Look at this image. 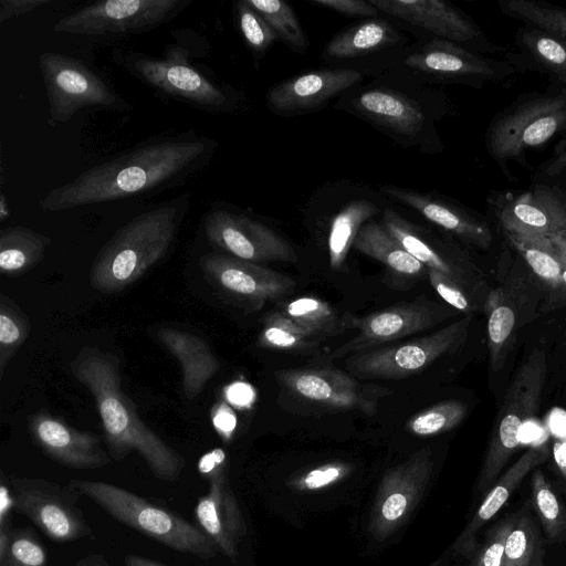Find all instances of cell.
Here are the masks:
<instances>
[{
    "label": "cell",
    "mask_w": 566,
    "mask_h": 566,
    "mask_svg": "<svg viewBox=\"0 0 566 566\" xmlns=\"http://www.w3.org/2000/svg\"><path fill=\"white\" fill-rule=\"evenodd\" d=\"M217 147V140L192 129L151 137L50 189L38 207L59 212L156 195L203 170Z\"/></svg>",
    "instance_id": "1"
},
{
    "label": "cell",
    "mask_w": 566,
    "mask_h": 566,
    "mask_svg": "<svg viewBox=\"0 0 566 566\" xmlns=\"http://www.w3.org/2000/svg\"><path fill=\"white\" fill-rule=\"evenodd\" d=\"M119 359L96 347H83L71 363L75 379L93 396L108 454L120 461L135 451L158 480L177 481L185 458L144 423L120 388Z\"/></svg>",
    "instance_id": "2"
},
{
    "label": "cell",
    "mask_w": 566,
    "mask_h": 566,
    "mask_svg": "<svg viewBox=\"0 0 566 566\" xmlns=\"http://www.w3.org/2000/svg\"><path fill=\"white\" fill-rule=\"evenodd\" d=\"M189 207L190 195L181 193L122 226L95 256L90 271L91 285L111 294L136 282L167 255Z\"/></svg>",
    "instance_id": "3"
},
{
    "label": "cell",
    "mask_w": 566,
    "mask_h": 566,
    "mask_svg": "<svg viewBox=\"0 0 566 566\" xmlns=\"http://www.w3.org/2000/svg\"><path fill=\"white\" fill-rule=\"evenodd\" d=\"M113 56L128 74L163 96L211 114H229L240 106L239 92L190 62L177 45L167 48L161 56L133 49H117Z\"/></svg>",
    "instance_id": "4"
},
{
    "label": "cell",
    "mask_w": 566,
    "mask_h": 566,
    "mask_svg": "<svg viewBox=\"0 0 566 566\" xmlns=\"http://www.w3.org/2000/svg\"><path fill=\"white\" fill-rule=\"evenodd\" d=\"M67 484L116 521L168 548L203 560L218 554L216 545L197 525L140 495L102 481L71 480Z\"/></svg>",
    "instance_id": "5"
},
{
    "label": "cell",
    "mask_w": 566,
    "mask_h": 566,
    "mask_svg": "<svg viewBox=\"0 0 566 566\" xmlns=\"http://www.w3.org/2000/svg\"><path fill=\"white\" fill-rule=\"evenodd\" d=\"M547 373L543 348H535L511 381L495 419L479 479V489L490 490L521 444L524 424L537 412Z\"/></svg>",
    "instance_id": "6"
},
{
    "label": "cell",
    "mask_w": 566,
    "mask_h": 566,
    "mask_svg": "<svg viewBox=\"0 0 566 566\" xmlns=\"http://www.w3.org/2000/svg\"><path fill=\"white\" fill-rule=\"evenodd\" d=\"M39 67L49 102L48 124H65L83 108L129 111L133 106L83 61L43 52Z\"/></svg>",
    "instance_id": "7"
},
{
    "label": "cell",
    "mask_w": 566,
    "mask_h": 566,
    "mask_svg": "<svg viewBox=\"0 0 566 566\" xmlns=\"http://www.w3.org/2000/svg\"><path fill=\"white\" fill-rule=\"evenodd\" d=\"M471 315L444 327L394 345L348 356L347 371L357 379H401L428 368L440 357L454 353L465 343Z\"/></svg>",
    "instance_id": "8"
},
{
    "label": "cell",
    "mask_w": 566,
    "mask_h": 566,
    "mask_svg": "<svg viewBox=\"0 0 566 566\" xmlns=\"http://www.w3.org/2000/svg\"><path fill=\"white\" fill-rule=\"evenodd\" d=\"M192 0H105L61 18L53 31L118 39L154 30L176 18Z\"/></svg>",
    "instance_id": "9"
},
{
    "label": "cell",
    "mask_w": 566,
    "mask_h": 566,
    "mask_svg": "<svg viewBox=\"0 0 566 566\" xmlns=\"http://www.w3.org/2000/svg\"><path fill=\"white\" fill-rule=\"evenodd\" d=\"M4 479L14 510L27 516L51 541L71 543L93 535L77 505L81 493L70 484L17 475H4Z\"/></svg>",
    "instance_id": "10"
},
{
    "label": "cell",
    "mask_w": 566,
    "mask_h": 566,
    "mask_svg": "<svg viewBox=\"0 0 566 566\" xmlns=\"http://www.w3.org/2000/svg\"><path fill=\"white\" fill-rule=\"evenodd\" d=\"M224 202L210 205L203 230L211 245L233 258L262 264L294 263L297 254L291 243L263 222L232 209Z\"/></svg>",
    "instance_id": "11"
},
{
    "label": "cell",
    "mask_w": 566,
    "mask_h": 566,
    "mask_svg": "<svg viewBox=\"0 0 566 566\" xmlns=\"http://www.w3.org/2000/svg\"><path fill=\"white\" fill-rule=\"evenodd\" d=\"M455 312L448 304L418 296L361 317L352 315L356 334L335 348L331 357L343 358L426 332L453 317Z\"/></svg>",
    "instance_id": "12"
},
{
    "label": "cell",
    "mask_w": 566,
    "mask_h": 566,
    "mask_svg": "<svg viewBox=\"0 0 566 566\" xmlns=\"http://www.w3.org/2000/svg\"><path fill=\"white\" fill-rule=\"evenodd\" d=\"M198 470L208 482V491L198 499L193 511L197 526L218 552L234 559L245 525L229 484L224 451L217 448L203 454Z\"/></svg>",
    "instance_id": "13"
},
{
    "label": "cell",
    "mask_w": 566,
    "mask_h": 566,
    "mask_svg": "<svg viewBox=\"0 0 566 566\" xmlns=\"http://www.w3.org/2000/svg\"><path fill=\"white\" fill-rule=\"evenodd\" d=\"M274 375L283 387L308 402L338 410H358L367 416H374L379 401L392 394L388 387L361 382L337 369H282Z\"/></svg>",
    "instance_id": "14"
},
{
    "label": "cell",
    "mask_w": 566,
    "mask_h": 566,
    "mask_svg": "<svg viewBox=\"0 0 566 566\" xmlns=\"http://www.w3.org/2000/svg\"><path fill=\"white\" fill-rule=\"evenodd\" d=\"M199 264L206 277L245 311H259L265 303L290 295L296 287L289 275L224 253H207Z\"/></svg>",
    "instance_id": "15"
},
{
    "label": "cell",
    "mask_w": 566,
    "mask_h": 566,
    "mask_svg": "<svg viewBox=\"0 0 566 566\" xmlns=\"http://www.w3.org/2000/svg\"><path fill=\"white\" fill-rule=\"evenodd\" d=\"M380 223L428 270L443 274L474 294L479 280L473 264L449 235L415 223L391 208H385Z\"/></svg>",
    "instance_id": "16"
},
{
    "label": "cell",
    "mask_w": 566,
    "mask_h": 566,
    "mask_svg": "<svg viewBox=\"0 0 566 566\" xmlns=\"http://www.w3.org/2000/svg\"><path fill=\"white\" fill-rule=\"evenodd\" d=\"M566 126V95L530 99L500 117L490 134L492 154L506 159L544 144Z\"/></svg>",
    "instance_id": "17"
},
{
    "label": "cell",
    "mask_w": 566,
    "mask_h": 566,
    "mask_svg": "<svg viewBox=\"0 0 566 566\" xmlns=\"http://www.w3.org/2000/svg\"><path fill=\"white\" fill-rule=\"evenodd\" d=\"M29 431L33 442L54 462L75 470H96L112 462L102 448V438L81 431L46 412L31 417Z\"/></svg>",
    "instance_id": "18"
},
{
    "label": "cell",
    "mask_w": 566,
    "mask_h": 566,
    "mask_svg": "<svg viewBox=\"0 0 566 566\" xmlns=\"http://www.w3.org/2000/svg\"><path fill=\"white\" fill-rule=\"evenodd\" d=\"M361 78L353 69H322L306 72L271 86L268 108L282 116L315 111Z\"/></svg>",
    "instance_id": "19"
},
{
    "label": "cell",
    "mask_w": 566,
    "mask_h": 566,
    "mask_svg": "<svg viewBox=\"0 0 566 566\" xmlns=\"http://www.w3.org/2000/svg\"><path fill=\"white\" fill-rule=\"evenodd\" d=\"M496 216L503 231L524 235L566 233V196L545 186L503 198Z\"/></svg>",
    "instance_id": "20"
},
{
    "label": "cell",
    "mask_w": 566,
    "mask_h": 566,
    "mask_svg": "<svg viewBox=\"0 0 566 566\" xmlns=\"http://www.w3.org/2000/svg\"><path fill=\"white\" fill-rule=\"evenodd\" d=\"M380 190L461 241L480 249L490 247L492 233L489 226L459 206L429 192L391 185L380 186Z\"/></svg>",
    "instance_id": "21"
},
{
    "label": "cell",
    "mask_w": 566,
    "mask_h": 566,
    "mask_svg": "<svg viewBox=\"0 0 566 566\" xmlns=\"http://www.w3.org/2000/svg\"><path fill=\"white\" fill-rule=\"evenodd\" d=\"M378 11L426 29L438 39L468 42L480 29L461 11L441 0H368Z\"/></svg>",
    "instance_id": "22"
},
{
    "label": "cell",
    "mask_w": 566,
    "mask_h": 566,
    "mask_svg": "<svg viewBox=\"0 0 566 566\" xmlns=\"http://www.w3.org/2000/svg\"><path fill=\"white\" fill-rule=\"evenodd\" d=\"M354 108L370 120L406 137H416L424 126L421 106L402 93L375 87L365 90L353 99Z\"/></svg>",
    "instance_id": "23"
},
{
    "label": "cell",
    "mask_w": 566,
    "mask_h": 566,
    "mask_svg": "<svg viewBox=\"0 0 566 566\" xmlns=\"http://www.w3.org/2000/svg\"><path fill=\"white\" fill-rule=\"evenodd\" d=\"M353 249L384 264L394 285L405 287L428 279V269L374 220L361 226Z\"/></svg>",
    "instance_id": "24"
},
{
    "label": "cell",
    "mask_w": 566,
    "mask_h": 566,
    "mask_svg": "<svg viewBox=\"0 0 566 566\" xmlns=\"http://www.w3.org/2000/svg\"><path fill=\"white\" fill-rule=\"evenodd\" d=\"M157 336L180 364L185 396L195 399L219 370L218 358L203 338L189 332L161 327Z\"/></svg>",
    "instance_id": "25"
},
{
    "label": "cell",
    "mask_w": 566,
    "mask_h": 566,
    "mask_svg": "<svg viewBox=\"0 0 566 566\" xmlns=\"http://www.w3.org/2000/svg\"><path fill=\"white\" fill-rule=\"evenodd\" d=\"M405 64L417 72L449 77H490L496 74L492 61L438 38L409 54Z\"/></svg>",
    "instance_id": "26"
},
{
    "label": "cell",
    "mask_w": 566,
    "mask_h": 566,
    "mask_svg": "<svg viewBox=\"0 0 566 566\" xmlns=\"http://www.w3.org/2000/svg\"><path fill=\"white\" fill-rule=\"evenodd\" d=\"M546 458L547 452L545 450L531 448L497 479L458 541L459 549L462 553L471 554L475 549L476 532L499 513L526 475L542 464Z\"/></svg>",
    "instance_id": "27"
},
{
    "label": "cell",
    "mask_w": 566,
    "mask_h": 566,
    "mask_svg": "<svg viewBox=\"0 0 566 566\" xmlns=\"http://www.w3.org/2000/svg\"><path fill=\"white\" fill-rule=\"evenodd\" d=\"M430 472V449L423 448L387 473L382 486L386 496L380 503L378 521L386 525L399 522L410 509L413 496L420 491Z\"/></svg>",
    "instance_id": "28"
},
{
    "label": "cell",
    "mask_w": 566,
    "mask_h": 566,
    "mask_svg": "<svg viewBox=\"0 0 566 566\" xmlns=\"http://www.w3.org/2000/svg\"><path fill=\"white\" fill-rule=\"evenodd\" d=\"M376 201L359 197L343 205L329 223L327 250L329 266L336 272H347V256L361 226L379 212Z\"/></svg>",
    "instance_id": "29"
},
{
    "label": "cell",
    "mask_w": 566,
    "mask_h": 566,
    "mask_svg": "<svg viewBox=\"0 0 566 566\" xmlns=\"http://www.w3.org/2000/svg\"><path fill=\"white\" fill-rule=\"evenodd\" d=\"M398 41V32L387 20L371 18L350 25L331 39L325 55L352 59L382 50Z\"/></svg>",
    "instance_id": "30"
},
{
    "label": "cell",
    "mask_w": 566,
    "mask_h": 566,
    "mask_svg": "<svg viewBox=\"0 0 566 566\" xmlns=\"http://www.w3.org/2000/svg\"><path fill=\"white\" fill-rule=\"evenodd\" d=\"M279 311L321 339L339 336L353 329V314H340L329 303L316 296L286 301Z\"/></svg>",
    "instance_id": "31"
},
{
    "label": "cell",
    "mask_w": 566,
    "mask_h": 566,
    "mask_svg": "<svg viewBox=\"0 0 566 566\" xmlns=\"http://www.w3.org/2000/svg\"><path fill=\"white\" fill-rule=\"evenodd\" d=\"M51 239L22 226L0 231V270L7 275H19L36 265L44 256Z\"/></svg>",
    "instance_id": "32"
},
{
    "label": "cell",
    "mask_w": 566,
    "mask_h": 566,
    "mask_svg": "<svg viewBox=\"0 0 566 566\" xmlns=\"http://www.w3.org/2000/svg\"><path fill=\"white\" fill-rule=\"evenodd\" d=\"M503 232L538 279L554 289H562L563 256L556 235Z\"/></svg>",
    "instance_id": "33"
},
{
    "label": "cell",
    "mask_w": 566,
    "mask_h": 566,
    "mask_svg": "<svg viewBox=\"0 0 566 566\" xmlns=\"http://www.w3.org/2000/svg\"><path fill=\"white\" fill-rule=\"evenodd\" d=\"M319 340L277 310L263 317L258 345L270 350L311 354L318 349Z\"/></svg>",
    "instance_id": "34"
},
{
    "label": "cell",
    "mask_w": 566,
    "mask_h": 566,
    "mask_svg": "<svg viewBox=\"0 0 566 566\" xmlns=\"http://www.w3.org/2000/svg\"><path fill=\"white\" fill-rule=\"evenodd\" d=\"M488 313V347L494 370L502 367L513 340L516 312L502 289L492 291L485 301Z\"/></svg>",
    "instance_id": "35"
},
{
    "label": "cell",
    "mask_w": 566,
    "mask_h": 566,
    "mask_svg": "<svg viewBox=\"0 0 566 566\" xmlns=\"http://www.w3.org/2000/svg\"><path fill=\"white\" fill-rule=\"evenodd\" d=\"M544 554L543 537L534 518L524 510L515 514L502 566H543Z\"/></svg>",
    "instance_id": "36"
},
{
    "label": "cell",
    "mask_w": 566,
    "mask_h": 566,
    "mask_svg": "<svg viewBox=\"0 0 566 566\" xmlns=\"http://www.w3.org/2000/svg\"><path fill=\"white\" fill-rule=\"evenodd\" d=\"M531 489L533 507L547 539L551 543L566 542V505L541 470L534 471Z\"/></svg>",
    "instance_id": "37"
},
{
    "label": "cell",
    "mask_w": 566,
    "mask_h": 566,
    "mask_svg": "<svg viewBox=\"0 0 566 566\" xmlns=\"http://www.w3.org/2000/svg\"><path fill=\"white\" fill-rule=\"evenodd\" d=\"M273 29L277 39L303 53L308 40L292 7L282 0H245Z\"/></svg>",
    "instance_id": "38"
},
{
    "label": "cell",
    "mask_w": 566,
    "mask_h": 566,
    "mask_svg": "<svg viewBox=\"0 0 566 566\" xmlns=\"http://www.w3.org/2000/svg\"><path fill=\"white\" fill-rule=\"evenodd\" d=\"M48 553L31 527H18L0 539V566H46Z\"/></svg>",
    "instance_id": "39"
},
{
    "label": "cell",
    "mask_w": 566,
    "mask_h": 566,
    "mask_svg": "<svg viewBox=\"0 0 566 566\" xmlns=\"http://www.w3.org/2000/svg\"><path fill=\"white\" fill-rule=\"evenodd\" d=\"M501 9L507 15L566 40V10L533 0H506Z\"/></svg>",
    "instance_id": "40"
},
{
    "label": "cell",
    "mask_w": 566,
    "mask_h": 566,
    "mask_svg": "<svg viewBox=\"0 0 566 566\" xmlns=\"http://www.w3.org/2000/svg\"><path fill=\"white\" fill-rule=\"evenodd\" d=\"M467 415V406L460 400L441 401L412 416L406 430L419 437H429L457 427Z\"/></svg>",
    "instance_id": "41"
},
{
    "label": "cell",
    "mask_w": 566,
    "mask_h": 566,
    "mask_svg": "<svg viewBox=\"0 0 566 566\" xmlns=\"http://www.w3.org/2000/svg\"><path fill=\"white\" fill-rule=\"evenodd\" d=\"M30 331L28 317L15 306V304L1 296L0 302V375L27 339Z\"/></svg>",
    "instance_id": "42"
},
{
    "label": "cell",
    "mask_w": 566,
    "mask_h": 566,
    "mask_svg": "<svg viewBox=\"0 0 566 566\" xmlns=\"http://www.w3.org/2000/svg\"><path fill=\"white\" fill-rule=\"evenodd\" d=\"M521 40L538 63L557 75L566 73V40L539 29L522 32Z\"/></svg>",
    "instance_id": "43"
},
{
    "label": "cell",
    "mask_w": 566,
    "mask_h": 566,
    "mask_svg": "<svg viewBox=\"0 0 566 566\" xmlns=\"http://www.w3.org/2000/svg\"><path fill=\"white\" fill-rule=\"evenodd\" d=\"M239 31L255 56L264 54L277 39L269 23L245 0L235 3Z\"/></svg>",
    "instance_id": "44"
},
{
    "label": "cell",
    "mask_w": 566,
    "mask_h": 566,
    "mask_svg": "<svg viewBox=\"0 0 566 566\" xmlns=\"http://www.w3.org/2000/svg\"><path fill=\"white\" fill-rule=\"evenodd\" d=\"M513 525L514 516H511L492 526L470 566H502L505 542Z\"/></svg>",
    "instance_id": "45"
},
{
    "label": "cell",
    "mask_w": 566,
    "mask_h": 566,
    "mask_svg": "<svg viewBox=\"0 0 566 566\" xmlns=\"http://www.w3.org/2000/svg\"><path fill=\"white\" fill-rule=\"evenodd\" d=\"M428 280L433 290L452 308L467 315H471L478 308L474 295L453 280L433 270H428Z\"/></svg>",
    "instance_id": "46"
},
{
    "label": "cell",
    "mask_w": 566,
    "mask_h": 566,
    "mask_svg": "<svg viewBox=\"0 0 566 566\" xmlns=\"http://www.w3.org/2000/svg\"><path fill=\"white\" fill-rule=\"evenodd\" d=\"M348 470L344 463H328L308 471L301 478L300 484L310 490L319 489L339 480Z\"/></svg>",
    "instance_id": "47"
},
{
    "label": "cell",
    "mask_w": 566,
    "mask_h": 566,
    "mask_svg": "<svg viewBox=\"0 0 566 566\" xmlns=\"http://www.w3.org/2000/svg\"><path fill=\"white\" fill-rule=\"evenodd\" d=\"M311 3L333 10L335 12L361 18H376L378 9H376L369 1L363 0H310Z\"/></svg>",
    "instance_id": "48"
},
{
    "label": "cell",
    "mask_w": 566,
    "mask_h": 566,
    "mask_svg": "<svg viewBox=\"0 0 566 566\" xmlns=\"http://www.w3.org/2000/svg\"><path fill=\"white\" fill-rule=\"evenodd\" d=\"M52 0H0V23L45 6Z\"/></svg>",
    "instance_id": "49"
},
{
    "label": "cell",
    "mask_w": 566,
    "mask_h": 566,
    "mask_svg": "<svg viewBox=\"0 0 566 566\" xmlns=\"http://www.w3.org/2000/svg\"><path fill=\"white\" fill-rule=\"evenodd\" d=\"M227 399L234 406L245 408L254 400L253 388L245 382H234L226 389Z\"/></svg>",
    "instance_id": "50"
},
{
    "label": "cell",
    "mask_w": 566,
    "mask_h": 566,
    "mask_svg": "<svg viewBox=\"0 0 566 566\" xmlns=\"http://www.w3.org/2000/svg\"><path fill=\"white\" fill-rule=\"evenodd\" d=\"M213 426L226 438H230L237 426L234 412L224 403L214 410L212 417Z\"/></svg>",
    "instance_id": "51"
},
{
    "label": "cell",
    "mask_w": 566,
    "mask_h": 566,
    "mask_svg": "<svg viewBox=\"0 0 566 566\" xmlns=\"http://www.w3.org/2000/svg\"><path fill=\"white\" fill-rule=\"evenodd\" d=\"M553 457L559 472L566 479V433L555 440Z\"/></svg>",
    "instance_id": "52"
},
{
    "label": "cell",
    "mask_w": 566,
    "mask_h": 566,
    "mask_svg": "<svg viewBox=\"0 0 566 566\" xmlns=\"http://www.w3.org/2000/svg\"><path fill=\"white\" fill-rule=\"evenodd\" d=\"M564 169H566V140L558 149L557 156L547 167L546 171L549 176H554L556 174H559Z\"/></svg>",
    "instance_id": "53"
},
{
    "label": "cell",
    "mask_w": 566,
    "mask_h": 566,
    "mask_svg": "<svg viewBox=\"0 0 566 566\" xmlns=\"http://www.w3.org/2000/svg\"><path fill=\"white\" fill-rule=\"evenodd\" d=\"M125 566H167L153 558L140 556L136 554H128L124 558Z\"/></svg>",
    "instance_id": "54"
},
{
    "label": "cell",
    "mask_w": 566,
    "mask_h": 566,
    "mask_svg": "<svg viewBox=\"0 0 566 566\" xmlns=\"http://www.w3.org/2000/svg\"><path fill=\"white\" fill-rule=\"evenodd\" d=\"M74 566H111V564L102 554L93 553L80 558Z\"/></svg>",
    "instance_id": "55"
},
{
    "label": "cell",
    "mask_w": 566,
    "mask_h": 566,
    "mask_svg": "<svg viewBox=\"0 0 566 566\" xmlns=\"http://www.w3.org/2000/svg\"><path fill=\"white\" fill-rule=\"evenodd\" d=\"M555 235L560 247L563 256L562 289L566 291V233Z\"/></svg>",
    "instance_id": "56"
},
{
    "label": "cell",
    "mask_w": 566,
    "mask_h": 566,
    "mask_svg": "<svg viewBox=\"0 0 566 566\" xmlns=\"http://www.w3.org/2000/svg\"><path fill=\"white\" fill-rule=\"evenodd\" d=\"M0 212H1V219H4L6 218V214L8 216L9 214V210H6L4 207H6V202H4V197L2 196L1 197V203H0Z\"/></svg>",
    "instance_id": "57"
},
{
    "label": "cell",
    "mask_w": 566,
    "mask_h": 566,
    "mask_svg": "<svg viewBox=\"0 0 566 566\" xmlns=\"http://www.w3.org/2000/svg\"><path fill=\"white\" fill-rule=\"evenodd\" d=\"M557 78H558L559 81H562V82L566 83V73H564V74H558V75H557Z\"/></svg>",
    "instance_id": "58"
}]
</instances>
